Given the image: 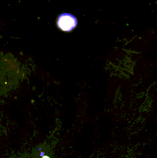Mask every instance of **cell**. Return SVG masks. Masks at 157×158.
Instances as JSON below:
<instances>
[{"instance_id":"obj_1","label":"cell","mask_w":157,"mask_h":158,"mask_svg":"<svg viewBox=\"0 0 157 158\" xmlns=\"http://www.w3.org/2000/svg\"><path fill=\"white\" fill-rule=\"evenodd\" d=\"M57 26L63 32H71L77 26V19L70 13H62L58 16Z\"/></svg>"},{"instance_id":"obj_2","label":"cell","mask_w":157,"mask_h":158,"mask_svg":"<svg viewBox=\"0 0 157 158\" xmlns=\"http://www.w3.org/2000/svg\"><path fill=\"white\" fill-rule=\"evenodd\" d=\"M43 158H49V157H43Z\"/></svg>"}]
</instances>
